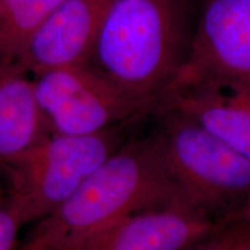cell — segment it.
I'll list each match as a JSON object with an SVG mask.
<instances>
[{"mask_svg": "<svg viewBox=\"0 0 250 250\" xmlns=\"http://www.w3.org/2000/svg\"><path fill=\"white\" fill-rule=\"evenodd\" d=\"M114 0H64L41 24L18 62L34 77L86 65Z\"/></svg>", "mask_w": 250, "mask_h": 250, "instance_id": "cell-8", "label": "cell"}, {"mask_svg": "<svg viewBox=\"0 0 250 250\" xmlns=\"http://www.w3.org/2000/svg\"><path fill=\"white\" fill-rule=\"evenodd\" d=\"M248 250H250V249H248Z\"/></svg>", "mask_w": 250, "mask_h": 250, "instance_id": "cell-17", "label": "cell"}, {"mask_svg": "<svg viewBox=\"0 0 250 250\" xmlns=\"http://www.w3.org/2000/svg\"><path fill=\"white\" fill-rule=\"evenodd\" d=\"M198 6L186 62L169 92L250 89V0H202Z\"/></svg>", "mask_w": 250, "mask_h": 250, "instance_id": "cell-6", "label": "cell"}, {"mask_svg": "<svg viewBox=\"0 0 250 250\" xmlns=\"http://www.w3.org/2000/svg\"><path fill=\"white\" fill-rule=\"evenodd\" d=\"M248 249H250V224L224 220L223 226L214 233L184 250Z\"/></svg>", "mask_w": 250, "mask_h": 250, "instance_id": "cell-12", "label": "cell"}, {"mask_svg": "<svg viewBox=\"0 0 250 250\" xmlns=\"http://www.w3.org/2000/svg\"><path fill=\"white\" fill-rule=\"evenodd\" d=\"M64 0H0V61L18 62L31 36Z\"/></svg>", "mask_w": 250, "mask_h": 250, "instance_id": "cell-11", "label": "cell"}, {"mask_svg": "<svg viewBox=\"0 0 250 250\" xmlns=\"http://www.w3.org/2000/svg\"><path fill=\"white\" fill-rule=\"evenodd\" d=\"M153 116L159 151L188 199L218 220L232 214L250 195V159L180 112Z\"/></svg>", "mask_w": 250, "mask_h": 250, "instance_id": "cell-3", "label": "cell"}, {"mask_svg": "<svg viewBox=\"0 0 250 250\" xmlns=\"http://www.w3.org/2000/svg\"><path fill=\"white\" fill-rule=\"evenodd\" d=\"M192 8L188 0H114L86 65L154 115L186 62Z\"/></svg>", "mask_w": 250, "mask_h": 250, "instance_id": "cell-2", "label": "cell"}, {"mask_svg": "<svg viewBox=\"0 0 250 250\" xmlns=\"http://www.w3.org/2000/svg\"><path fill=\"white\" fill-rule=\"evenodd\" d=\"M184 203L193 205L168 170L153 134L129 139L71 198L37 221L20 250H76L134 212Z\"/></svg>", "mask_w": 250, "mask_h": 250, "instance_id": "cell-1", "label": "cell"}, {"mask_svg": "<svg viewBox=\"0 0 250 250\" xmlns=\"http://www.w3.org/2000/svg\"><path fill=\"white\" fill-rule=\"evenodd\" d=\"M29 72L0 61V167H7L51 134Z\"/></svg>", "mask_w": 250, "mask_h": 250, "instance_id": "cell-9", "label": "cell"}, {"mask_svg": "<svg viewBox=\"0 0 250 250\" xmlns=\"http://www.w3.org/2000/svg\"><path fill=\"white\" fill-rule=\"evenodd\" d=\"M24 226L7 199L0 203V250H13L20 229Z\"/></svg>", "mask_w": 250, "mask_h": 250, "instance_id": "cell-13", "label": "cell"}, {"mask_svg": "<svg viewBox=\"0 0 250 250\" xmlns=\"http://www.w3.org/2000/svg\"><path fill=\"white\" fill-rule=\"evenodd\" d=\"M188 1H189L190 5H191L192 7H193V6H195V5H199V4H201L202 0H188Z\"/></svg>", "mask_w": 250, "mask_h": 250, "instance_id": "cell-16", "label": "cell"}, {"mask_svg": "<svg viewBox=\"0 0 250 250\" xmlns=\"http://www.w3.org/2000/svg\"><path fill=\"white\" fill-rule=\"evenodd\" d=\"M34 83L51 134H95L153 115L87 65L44 72Z\"/></svg>", "mask_w": 250, "mask_h": 250, "instance_id": "cell-5", "label": "cell"}, {"mask_svg": "<svg viewBox=\"0 0 250 250\" xmlns=\"http://www.w3.org/2000/svg\"><path fill=\"white\" fill-rule=\"evenodd\" d=\"M223 225L195 205L162 206L126 215L76 250H184Z\"/></svg>", "mask_w": 250, "mask_h": 250, "instance_id": "cell-7", "label": "cell"}, {"mask_svg": "<svg viewBox=\"0 0 250 250\" xmlns=\"http://www.w3.org/2000/svg\"><path fill=\"white\" fill-rule=\"evenodd\" d=\"M159 109L180 112L250 159V89H174Z\"/></svg>", "mask_w": 250, "mask_h": 250, "instance_id": "cell-10", "label": "cell"}, {"mask_svg": "<svg viewBox=\"0 0 250 250\" xmlns=\"http://www.w3.org/2000/svg\"><path fill=\"white\" fill-rule=\"evenodd\" d=\"M127 124L86 136L50 134L4 167L6 199L22 223H37L71 198L126 142Z\"/></svg>", "mask_w": 250, "mask_h": 250, "instance_id": "cell-4", "label": "cell"}, {"mask_svg": "<svg viewBox=\"0 0 250 250\" xmlns=\"http://www.w3.org/2000/svg\"><path fill=\"white\" fill-rule=\"evenodd\" d=\"M224 220L226 221H241V223L250 224V195L232 214L228 215Z\"/></svg>", "mask_w": 250, "mask_h": 250, "instance_id": "cell-14", "label": "cell"}, {"mask_svg": "<svg viewBox=\"0 0 250 250\" xmlns=\"http://www.w3.org/2000/svg\"><path fill=\"white\" fill-rule=\"evenodd\" d=\"M6 199V191L2 189V187L0 186V203H2Z\"/></svg>", "mask_w": 250, "mask_h": 250, "instance_id": "cell-15", "label": "cell"}]
</instances>
